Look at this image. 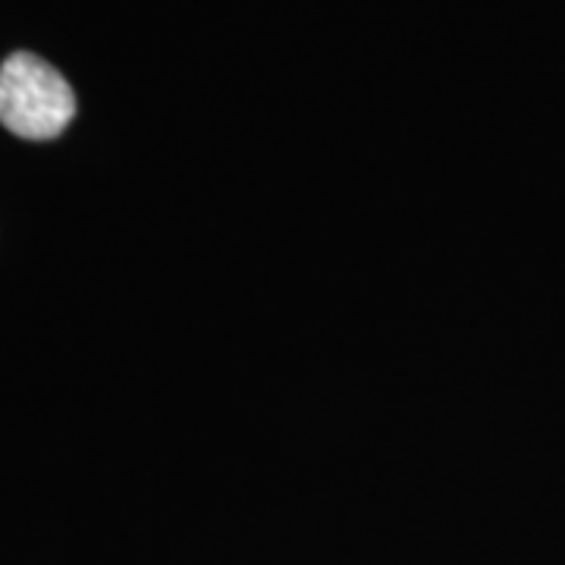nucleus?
<instances>
[{"label": "nucleus", "mask_w": 565, "mask_h": 565, "mask_svg": "<svg viewBox=\"0 0 565 565\" xmlns=\"http://www.w3.org/2000/svg\"><path fill=\"white\" fill-rule=\"evenodd\" d=\"M76 117L70 82L39 54L17 51L0 66V122L29 141L57 139Z\"/></svg>", "instance_id": "nucleus-1"}]
</instances>
